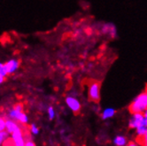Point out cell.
<instances>
[{"label":"cell","mask_w":147,"mask_h":146,"mask_svg":"<svg viewBox=\"0 0 147 146\" xmlns=\"http://www.w3.org/2000/svg\"><path fill=\"white\" fill-rule=\"evenodd\" d=\"M147 108V87L141 91L129 104V111L130 113L139 112L144 113Z\"/></svg>","instance_id":"6da1fadb"},{"label":"cell","mask_w":147,"mask_h":146,"mask_svg":"<svg viewBox=\"0 0 147 146\" xmlns=\"http://www.w3.org/2000/svg\"><path fill=\"white\" fill-rule=\"evenodd\" d=\"M88 98L93 103H98L101 98V87L98 81H90L88 85Z\"/></svg>","instance_id":"7a4b0ae2"},{"label":"cell","mask_w":147,"mask_h":146,"mask_svg":"<svg viewBox=\"0 0 147 146\" xmlns=\"http://www.w3.org/2000/svg\"><path fill=\"white\" fill-rule=\"evenodd\" d=\"M99 33L109 39H114L118 36L117 28L112 22H104L99 27Z\"/></svg>","instance_id":"3957f363"},{"label":"cell","mask_w":147,"mask_h":146,"mask_svg":"<svg viewBox=\"0 0 147 146\" xmlns=\"http://www.w3.org/2000/svg\"><path fill=\"white\" fill-rule=\"evenodd\" d=\"M144 113H139V112H134L131 113V115L128 121V126L130 129H136L138 127H139L142 124V122L144 120Z\"/></svg>","instance_id":"277c9868"},{"label":"cell","mask_w":147,"mask_h":146,"mask_svg":"<svg viewBox=\"0 0 147 146\" xmlns=\"http://www.w3.org/2000/svg\"><path fill=\"white\" fill-rule=\"evenodd\" d=\"M66 104L68 106V108L74 112V113H79L81 112L82 109V104L79 101V99H77L76 98L73 97V96H68L66 98Z\"/></svg>","instance_id":"5b68a950"},{"label":"cell","mask_w":147,"mask_h":146,"mask_svg":"<svg viewBox=\"0 0 147 146\" xmlns=\"http://www.w3.org/2000/svg\"><path fill=\"white\" fill-rule=\"evenodd\" d=\"M20 66V61L14 59H12L8 61H6L5 63H4V67L7 73V75H11L13 73H14Z\"/></svg>","instance_id":"8992f818"},{"label":"cell","mask_w":147,"mask_h":146,"mask_svg":"<svg viewBox=\"0 0 147 146\" xmlns=\"http://www.w3.org/2000/svg\"><path fill=\"white\" fill-rule=\"evenodd\" d=\"M136 139H139L141 138L142 137L147 133V120L144 119V120L142 122V124L140 125L139 127H138L136 129Z\"/></svg>","instance_id":"52a82bcc"},{"label":"cell","mask_w":147,"mask_h":146,"mask_svg":"<svg viewBox=\"0 0 147 146\" xmlns=\"http://www.w3.org/2000/svg\"><path fill=\"white\" fill-rule=\"evenodd\" d=\"M115 113H116L115 109H113L112 107H107L104 110H102V112H101V119L103 120L112 119L113 117H114Z\"/></svg>","instance_id":"ba28073f"},{"label":"cell","mask_w":147,"mask_h":146,"mask_svg":"<svg viewBox=\"0 0 147 146\" xmlns=\"http://www.w3.org/2000/svg\"><path fill=\"white\" fill-rule=\"evenodd\" d=\"M113 143L114 146H126L128 143V138L122 135H118L113 138Z\"/></svg>","instance_id":"9c48e42d"},{"label":"cell","mask_w":147,"mask_h":146,"mask_svg":"<svg viewBox=\"0 0 147 146\" xmlns=\"http://www.w3.org/2000/svg\"><path fill=\"white\" fill-rule=\"evenodd\" d=\"M17 124L13 121V120H6V123H5V128L7 129V131L8 133H13L14 130L17 129Z\"/></svg>","instance_id":"30bf717a"},{"label":"cell","mask_w":147,"mask_h":146,"mask_svg":"<svg viewBox=\"0 0 147 146\" xmlns=\"http://www.w3.org/2000/svg\"><path fill=\"white\" fill-rule=\"evenodd\" d=\"M136 141H138L141 144V146H147V133L144 135V137H142L141 138L136 139Z\"/></svg>","instance_id":"8fae6325"},{"label":"cell","mask_w":147,"mask_h":146,"mask_svg":"<svg viewBox=\"0 0 147 146\" xmlns=\"http://www.w3.org/2000/svg\"><path fill=\"white\" fill-rule=\"evenodd\" d=\"M0 75L4 77H5L7 75V73L4 67V63H1V62H0Z\"/></svg>","instance_id":"7c38bea8"},{"label":"cell","mask_w":147,"mask_h":146,"mask_svg":"<svg viewBox=\"0 0 147 146\" xmlns=\"http://www.w3.org/2000/svg\"><path fill=\"white\" fill-rule=\"evenodd\" d=\"M48 113H49V118H50V120H52V119L54 118L55 112H54L53 107H51V106L49 107V109H48Z\"/></svg>","instance_id":"4fadbf2b"},{"label":"cell","mask_w":147,"mask_h":146,"mask_svg":"<svg viewBox=\"0 0 147 146\" xmlns=\"http://www.w3.org/2000/svg\"><path fill=\"white\" fill-rule=\"evenodd\" d=\"M8 135V133L7 132H5V131H0V144L2 143V142L5 140V138L7 137Z\"/></svg>","instance_id":"5bb4252c"},{"label":"cell","mask_w":147,"mask_h":146,"mask_svg":"<svg viewBox=\"0 0 147 146\" xmlns=\"http://www.w3.org/2000/svg\"><path fill=\"white\" fill-rule=\"evenodd\" d=\"M3 146H16V145H15V143H14L13 140H12V139H7L6 141H5Z\"/></svg>","instance_id":"9a60e30c"},{"label":"cell","mask_w":147,"mask_h":146,"mask_svg":"<svg viewBox=\"0 0 147 146\" xmlns=\"http://www.w3.org/2000/svg\"><path fill=\"white\" fill-rule=\"evenodd\" d=\"M5 120L4 118H0V131H4L5 129Z\"/></svg>","instance_id":"2e32d148"},{"label":"cell","mask_w":147,"mask_h":146,"mask_svg":"<svg viewBox=\"0 0 147 146\" xmlns=\"http://www.w3.org/2000/svg\"><path fill=\"white\" fill-rule=\"evenodd\" d=\"M126 146H141V144L138 141H130V142H128Z\"/></svg>","instance_id":"e0dca14e"},{"label":"cell","mask_w":147,"mask_h":146,"mask_svg":"<svg viewBox=\"0 0 147 146\" xmlns=\"http://www.w3.org/2000/svg\"><path fill=\"white\" fill-rule=\"evenodd\" d=\"M31 130H32V132L34 134H38V132H39L38 129L35 126V125H32V126H31Z\"/></svg>","instance_id":"ac0fdd59"},{"label":"cell","mask_w":147,"mask_h":146,"mask_svg":"<svg viewBox=\"0 0 147 146\" xmlns=\"http://www.w3.org/2000/svg\"><path fill=\"white\" fill-rule=\"evenodd\" d=\"M25 146H36V145L34 144L33 142H31V141H27L26 143H25Z\"/></svg>","instance_id":"d6986e66"},{"label":"cell","mask_w":147,"mask_h":146,"mask_svg":"<svg viewBox=\"0 0 147 146\" xmlns=\"http://www.w3.org/2000/svg\"><path fill=\"white\" fill-rule=\"evenodd\" d=\"M4 81H5V77H4V76H2L1 75H0V84H1V83H2Z\"/></svg>","instance_id":"ffe728a7"},{"label":"cell","mask_w":147,"mask_h":146,"mask_svg":"<svg viewBox=\"0 0 147 146\" xmlns=\"http://www.w3.org/2000/svg\"><path fill=\"white\" fill-rule=\"evenodd\" d=\"M144 118L147 120V108H146V110L144 112Z\"/></svg>","instance_id":"44dd1931"}]
</instances>
